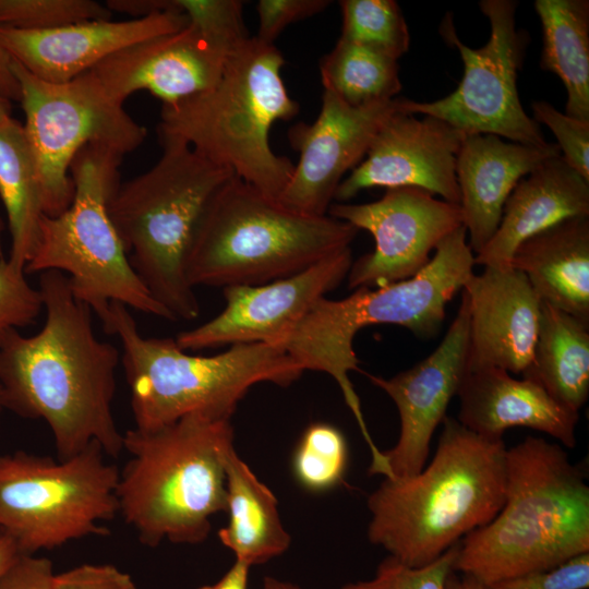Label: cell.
Here are the masks:
<instances>
[{"label":"cell","instance_id":"obj_28","mask_svg":"<svg viewBox=\"0 0 589 589\" xmlns=\"http://www.w3.org/2000/svg\"><path fill=\"white\" fill-rule=\"evenodd\" d=\"M542 27L540 68L566 91L565 113L589 121V1L536 0Z\"/></svg>","mask_w":589,"mask_h":589},{"label":"cell","instance_id":"obj_31","mask_svg":"<svg viewBox=\"0 0 589 589\" xmlns=\"http://www.w3.org/2000/svg\"><path fill=\"white\" fill-rule=\"evenodd\" d=\"M339 38L378 50L396 60L410 46L408 25L394 0H341Z\"/></svg>","mask_w":589,"mask_h":589},{"label":"cell","instance_id":"obj_20","mask_svg":"<svg viewBox=\"0 0 589 589\" xmlns=\"http://www.w3.org/2000/svg\"><path fill=\"white\" fill-rule=\"evenodd\" d=\"M188 24L184 13L166 11L129 21H86L44 31L0 26V44L34 76L65 83L127 46Z\"/></svg>","mask_w":589,"mask_h":589},{"label":"cell","instance_id":"obj_7","mask_svg":"<svg viewBox=\"0 0 589 589\" xmlns=\"http://www.w3.org/2000/svg\"><path fill=\"white\" fill-rule=\"evenodd\" d=\"M430 262L413 277L374 289L361 287L347 298H322L278 345L305 372H324L340 388L369 447L371 458L381 450L368 430L360 398L350 381L360 371L353 339L376 324L405 327L420 338L441 329L446 305L474 274V255L465 226L445 238Z\"/></svg>","mask_w":589,"mask_h":589},{"label":"cell","instance_id":"obj_3","mask_svg":"<svg viewBox=\"0 0 589 589\" xmlns=\"http://www.w3.org/2000/svg\"><path fill=\"white\" fill-rule=\"evenodd\" d=\"M589 552V485L566 450L528 436L506 449L504 503L459 542L454 572L483 585Z\"/></svg>","mask_w":589,"mask_h":589},{"label":"cell","instance_id":"obj_4","mask_svg":"<svg viewBox=\"0 0 589 589\" xmlns=\"http://www.w3.org/2000/svg\"><path fill=\"white\" fill-rule=\"evenodd\" d=\"M284 64L275 45L249 37L230 52L212 87L163 104L159 137L187 143L277 201L294 164L272 149L269 132L275 122L290 120L299 112L281 79Z\"/></svg>","mask_w":589,"mask_h":589},{"label":"cell","instance_id":"obj_26","mask_svg":"<svg viewBox=\"0 0 589 589\" xmlns=\"http://www.w3.org/2000/svg\"><path fill=\"white\" fill-rule=\"evenodd\" d=\"M224 464L228 522L218 531L220 542L251 567L281 555L291 538L276 496L240 458L235 445L226 450Z\"/></svg>","mask_w":589,"mask_h":589},{"label":"cell","instance_id":"obj_18","mask_svg":"<svg viewBox=\"0 0 589 589\" xmlns=\"http://www.w3.org/2000/svg\"><path fill=\"white\" fill-rule=\"evenodd\" d=\"M465 136L435 117L399 111L382 127L334 199L348 201L371 188L412 187L459 204L456 158Z\"/></svg>","mask_w":589,"mask_h":589},{"label":"cell","instance_id":"obj_22","mask_svg":"<svg viewBox=\"0 0 589 589\" xmlns=\"http://www.w3.org/2000/svg\"><path fill=\"white\" fill-rule=\"evenodd\" d=\"M457 396V420L481 436L503 438L506 430L520 426L545 433L568 448L576 446L579 412L528 378H515L498 368L468 371Z\"/></svg>","mask_w":589,"mask_h":589},{"label":"cell","instance_id":"obj_49","mask_svg":"<svg viewBox=\"0 0 589 589\" xmlns=\"http://www.w3.org/2000/svg\"><path fill=\"white\" fill-rule=\"evenodd\" d=\"M3 408H4V407H3V404H2V400H1V395H0V413H1V411H2Z\"/></svg>","mask_w":589,"mask_h":589},{"label":"cell","instance_id":"obj_29","mask_svg":"<svg viewBox=\"0 0 589 589\" xmlns=\"http://www.w3.org/2000/svg\"><path fill=\"white\" fill-rule=\"evenodd\" d=\"M0 199L11 235L8 260L25 271L36 250L45 213L41 187L23 125L12 117L0 124Z\"/></svg>","mask_w":589,"mask_h":589},{"label":"cell","instance_id":"obj_19","mask_svg":"<svg viewBox=\"0 0 589 589\" xmlns=\"http://www.w3.org/2000/svg\"><path fill=\"white\" fill-rule=\"evenodd\" d=\"M232 50L189 22L177 32L120 49L89 72L117 103L147 91L172 104L212 87Z\"/></svg>","mask_w":589,"mask_h":589},{"label":"cell","instance_id":"obj_11","mask_svg":"<svg viewBox=\"0 0 589 589\" xmlns=\"http://www.w3.org/2000/svg\"><path fill=\"white\" fill-rule=\"evenodd\" d=\"M106 456L96 443L67 459L0 455V529L22 554L109 533L101 524L119 514V470Z\"/></svg>","mask_w":589,"mask_h":589},{"label":"cell","instance_id":"obj_37","mask_svg":"<svg viewBox=\"0 0 589 589\" xmlns=\"http://www.w3.org/2000/svg\"><path fill=\"white\" fill-rule=\"evenodd\" d=\"M531 109L532 119L554 134L568 166L589 181V121L572 118L545 100L532 101Z\"/></svg>","mask_w":589,"mask_h":589},{"label":"cell","instance_id":"obj_13","mask_svg":"<svg viewBox=\"0 0 589 589\" xmlns=\"http://www.w3.org/2000/svg\"><path fill=\"white\" fill-rule=\"evenodd\" d=\"M518 2L481 0L479 8L490 23V37L480 48H470L458 37L453 19L440 26L444 41L455 47L464 63L457 88L434 101L405 98L408 113L445 121L465 135L492 134L536 147L550 145L540 125L520 103L517 77L522 68L529 34L516 26Z\"/></svg>","mask_w":589,"mask_h":589},{"label":"cell","instance_id":"obj_43","mask_svg":"<svg viewBox=\"0 0 589 589\" xmlns=\"http://www.w3.org/2000/svg\"><path fill=\"white\" fill-rule=\"evenodd\" d=\"M0 95L7 100H21L20 83L12 69V58L0 44Z\"/></svg>","mask_w":589,"mask_h":589},{"label":"cell","instance_id":"obj_48","mask_svg":"<svg viewBox=\"0 0 589 589\" xmlns=\"http://www.w3.org/2000/svg\"><path fill=\"white\" fill-rule=\"evenodd\" d=\"M11 111V103L0 95V124L7 121Z\"/></svg>","mask_w":589,"mask_h":589},{"label":"cell","instance_id":"obj_42","mask_svg":"<svg viewBox=\"0 0 589 589\" xmlns=\"http://www.w3.org/2000/svg\"><path fill=\"white\" fill-rule=\"evenodd\" d=\"M106 7L111 12L128 13L134 15L135 19L166 11H180L175 0H108Z\"/></svg>","mask_w":589,"mask_h":589},{"label":"cell","instance_id":"obj_24","mask_svg":"<svg viewBox=\"0 0 589 589\" xmlns=\"http://www.w3.org/2000/svg\"><path fill=\"white\" fill-rule=\"evenodd\" d=\"M589 216V181L556 155L525 176L508 195L500 225L474 264L509 266L525 239L564 220Z\"/></svg>","mask_w":589,"mask_h":589},{"label":"cell","instance_id":"obj_5","mask_svg":"<svg viewBox=\"0 0 589 589\" xmlns=\"http://www.w3.org/2000/svg\"><path fill=\"white\" fill-rule=\"evenodd\" d=\"M231 420L193 413L154 431L123 434L129 461L119 470V514L140 542L156 548L204 542L212 517L226 512L225 453Z\"/></svg>","mask_w":589,"mask_h":589},{"label":"cell","instance_id":"obj_2","mask_svg":"<svg viewBox=\"0 0 589 589\" xmlns=\"http://www.w3.org/2000/svg\"><path fill=\"white\" fill-rule=\"evenodd\" d=\"M436 452L411 477L384 478L368 497L369 541L424 566L489 524L505 496L506 446L446 416Z\"/></svg>","mask_w":589,"mask_h":589},{"label":"cell","instance_id":"obj_46","mask_svg":"<svg viewBox=\"0 0 589 589\" xmlns=\"http://www.w3.org/2000/svg\"><path fill=\"white\" fill-rule=\"evenodd\" d=\"M445 589H485V587L473 576L452 572L447 577Z\"/></svg>","mask_w":589,"mask_h":589},{"label":"cell","instance_id":"obj_36","mask_svg":"<svg viewBox=\"0 0 589 589\" xmlns=\"http://www.w3.org/2000/svg\"><path fill=\"white\" fill-rule=\"evenodd\" d=\"M44 310L38 288L25 278V271L0 259V336L10 329L33 324Z\"/></svg>","mask_w":589,"mask_h":589},{"label":"cell","instance_id":"obj_15","mask_svg":"<svg viewBox=\"0 0 589 589\" xmlns=\"http://www.w3.org/2000/svg\"><path fill=\"white\" fill-rule=\"evenodd\" d=\"M404 97L352 107L324 89L318 116L288 130L299 159L277 202L293 212L325 216L344 176L365 157L378 131L405 110Z\"/></svg>","mask_w":589,"mask_h":589},{"label":"cell","instance_id":"obj_40","mask_svg":"<svg viewBox=\"0 0 589 589\" xmlns=\"http://www.w3.org/2000/svg\"><path fill=\"white\" fill-rule=\"evenodd\" d=\"M52 589H137L132 577L111 564H82L53 575Z\"/></svg>","mask_w":589,"mask_h":589},{"label":"cell","instance_id":"obj_14","mask_svg":"<svg viewBox=\"0 0 589 589\" xmlns=\"http://www.w3.org/2000/svg\"><path fill=\"white\" fill-rule=\"evenodd\" d=\"M327 215L365 230L374 250L352 262L348 287H381L417 275L431 252L464 226L459 204L434 197L418 188L386 189L374 202L332 204Z\"/></svg>","mask_w":589,"mask_h":589},{"label":"cell","instance_id":"obj_21","mask_svg":"<svg viewBox=\"0 0 589 589\" xmlns=\"http://www.w3.org/2000/svg\"><path fill=\"white\" fill-rule=\"evenodd\" d=\"M469 314L468 371L498 368L522 374L539 329L541 300L512 266H486L462 287Z\"/></svg>","mask_w":589,"mask_h":589},{"label":"cell","instance_id":"obj_41","mask_svg":"<svg viewBox=\"0 0 589 589\" xmlns=\"http://www.w3.org/2000/svg\"><path fill=\"white\" fill-rule=\"evenodd\" d=\"M53 575L47 557L22 554L0 578V589H52Z\"/></svg>","mask_w":589,"mask_h":589},{"label":"cell","instance_id":"obj_32","mask_svg":"<svg viewBox=\"0 0 589 589\" xmlns=\"http://www.w3.org/2000/svg\"><path fill=\"white\" fill-rule=\"evenodd\" d=\"M348 465V444L342 432L333 424L316 422L302 433L292 456L297 482L310 492H324L337 486Z\"/></svg>","mask_w":589,"mask_h":589},{"label":"cell","instance_id":"obj_23","mask_svg":"<svg viewBox=\"0 0 589 589\" xmlns=\"http://www.w3.org/2000/svg\"><path fill=\"white\" fill-rule=\"evenodd\" d=\"M561 155L556 143L536 147L492 134L466 135L456 158V178L467 241L480 252L495 233L516 184L543 160Z\"/></svg>","mask_w":589,"mask_h":589},{"label":"cell","instance_id":"obj_47","mask_svg":"<svg viewBox=\"0 0 589 589\" xmlns=\"http://www.w3.org/2000/svg\"><path fill=\"white\" fill-rule=\"evenodd\" d=\"M262 589H301V588L290 581L281 580L273 576H266L263 579Z\"/></svg>","mask_w":589,"mask_h":589},{"label":"cell","instance_id":"obj_9","mask_svg":"<svg viewBox=\"0 0 589 589\" xmlns=\"http://www.w3.org/2000/svg\"><path fill=\"white\" fill-rule=\"evenodd\" d=\"M358 231L329 215L288 209L235 177L200 224L188 257V279L194 288L265 284L349 248Z\"/></svg>","mask_w":589,"mask_h":589},{"label":"cell","instance_id":"obj_12","mask_svg":"<svg viewBox=\"0 0 589 589\" xmlns=\"http://www.w3.org/2000/svg\"><path fill=\"white\" fill-rule=\"evenodd\" d=\"M25 115L23 130L39 178L44 213L57 216L72 203L70 166L86 145L120 155L136 149L147 130L113 100L89 71L65 83L40 80L12 59Z\"/></svg>","mask_w":589,"mask_h":589},{"label":"cell","instance_id":"obj_44","mask_svg":"<svg viewBox=\"0 0 589 589\" xmlns=\"http://www.w3.org/2000/svg\"><path fill=\"white\" fill-rule=\"evenodd\" d=\"M250 568L247 563L236 560L219 580L197 589H248Z\"/></svg>","mask_w":589,"mask_h":589},{"label":"cell","instance_id":"obj_8","mask_svg":"<svg viewBox=\"0 0 589 589\" xmlns=\"http://www.w3.org/2000/svg\"><path fill=\"white\" fill-rule=\"evenodd\" d=\"M100 321L104 330L121 342L134 428L141 431H154L193 413L231 420L252 386L286 387L304 372L276 345H231L207 357L188 353L175 338L144 337L129 308L120 302H111Z\"/></svg>","mask_w":589,"mask_h":589},{"label":"cell","instance_id":"obj_39","mask_svg":"<svg viewBox=\"0 0 589 589\" xmlns=\"http://www.w3.org/2000/svg\"><path fill=\"white\" fill-rule=\"evenodd\" d=\"M328 0H260L256 3L259 29L256 38L274 45V40L290 24L324 11Z\"/></svg>","mask_w":589,"mask_h":589},{"label":"cell","instance_id":"obj_30","mask_svg":"<svg viewBox=\"0 0 589 589\" xmlns=\"http://www.w3.org/2000/svg\"><path fill=\"white\" fill-rule=\"evenodd\" d=\"M320 72L324 89L352 107L394 99L402 87L396 59L342 38L321 59Z\"/></svg>","mask_w":589,"mask_h":589},{"label":"cell","instance_id":"obj_10","mask_svg":"<svg viewBox=\"0 0 589 589\" xmlns=\"http://www.w3.org/2000/svg\"><path fill=\"white\" fill-rule=\"evenodd\" d=\"M122 157L98 145H86L75 155L69 170L73 201L63 213L43 216L38 243L25 273H63L74 297L99 320L111 302H120L176 321L132 268L108 214V202L120 184Z\"/></svg>","mask_w":589,"mask_h":589},{"label":"cell","instance_id":"obj_35","mask_svg":"<svg viewBox=\"0 0 589 589\" xmlns=\"http://www.w3.org/2000/svg\"><path fill=\"white\" fill-rule=\"evenodd\" d=\"M175 3L190 23L231 50L250 37L243 19V1L175 0Z\"/></svg>","mask_w":589,"mask_h":589},{"label":"cell","instance_id":"obj_27","mask_svg":"<svg viewBox=\"0 0 589 589\" xmlns=\"http://www.w3.org/2000/svg\"><path fill=\"white\" fill-rule=\"evenodd\" d=\"M521 376L579 412L589 397V324L541 301L532 357Z\"/></svg>","mask_w":589,"mask_h":589},{"label":"cell","instance_id":"obj_34","mask_svg":"<svg viewBox=\"0 0 589 589\" xmlns=\"http://www.w3.org/2000/svg\"><path fill=\"white\" fill-rule=\"evenodd\" d=\"M458 549L459 543L420 567L388 555L378 564L372 578L345 584L341 589H445L447 577L454 572Z\"/></svg>","mask_w":589,"mask_h":589},{"label":"cell","instance_id":"obj_45","mask_svg":"<svg viewBox=\"0 0 589 589\" xmlns=\"http://www.w3.org/2000/svg\"><path fill=\"white\" fill-rule=\"evenodd\" d=\"M22 555L14 540L0 529V578Z\"/></svg>","mask_w":589,"mask_h":589},{"label":"cell","instance_id":"obj_25","mask_svg":"<svg viewBox=\"0 0 589 589\" xmlns=\"http://www.w3.org/2000/svg\"><path fill=\"white\" fill-rule=\"evenodd\" d=\"M509 266L541 301L589 324V216L564 219L520 242Z\"/></svg>","mask_w":589,"mask_h":589},{"label":"cell","instance_id":"obj_6","mask_svg":"<svg viewBox=\"0 0 589 589\" xmlns=\"http://www.w3.org/2000/svg\"><path fill=\"white\" fill-rule=\"evenodd\" d=\"M156 164L120 183L108 202L129 262L153 298L176 321L200 315L187 274L189 253L215 196L236 175L187 143L160 139Z\"/></svg>","mask_w":589,"mask_h":589},{"label":"cell","instance_id":"obj_17","mask_svg":"<svg viewBox=\"0 0 589 589\" xmlns=\"http://www.w3.org/2000/svg\"><path fill=\"white\" fill-rule=\"evenodd\" d=\"M469 314L465 293L444 338L426 358L386 378L368 374L396 405L400 430L384 453L392 478L411 477L424 467L435 429L446 417L468 373Z\"/></svg>","mask_w":589,"mask_h":589},{"label":"cell","instance_id":"obj_1","mask_svg":"<svg viewBox=\"0 0 589 589\" xmlns=\"http://www.w3.org/2000/svg\"><path fill=\"white\" fill-rule=\"evenodd\" d=\"M46 312L41 329L0 336V395L4 408L44 420L57 457L70 458L93 443L109 457L123 450V434L112 412L118 349L100 340L91 308L76 299L59 271L40 274Z\"/></svg>","mask_w":589,"mask_h":589},{"label":"cell","instance_id":"obj_38","mask_svg":"<svg viewBox=\"0 0 589 589\" xmlns=\"http://www.w3.org/2000/svg\"><path fill=\"white\" fill-rule=\"evenodd\" d=\"M485 589H587L589 552L552 568L528 573L484 585Z\"/></svg>","mask_w":589,"mask_h":589},{"label":"cell","instance_id":"obj_33","mask_svg":"<svg viewBox=\"0 0 589 589\" xmlns=\"http://www.w3.org/2000/svg\"><path fill=\"white\" fill-rule=\"evenodd\" d=\"M111 15L106 4L92 0H0V26L17 29H51Z\"/></svg>","mask_w":589,"mask_h":589},{"label":"cell","instance_id":"obj_16","mask_svg":"<svg viewBox=\"0 0 589 589\" xmlns=\"http://www.w3.org/2000/svg\"><path fill=\"white\" fill-rule=\"evenodd\" d=\"M352 262L349 247L284 278L225 287L221 312L175 340L185 351L255 342L278 346L317 301L347 278Z\"/></svg>","mask_w":589,"mask_h":589}]
</instances>
